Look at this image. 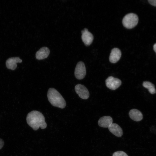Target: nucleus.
I'll use <instances>...</instances> for the list:
<instances>
[{"label": "nucleus", "instance_id": "nucleus-1", "mask_svg": "<svg viewBox=\"0 0 156 156\" xmlns=\"http://www.w3.org/2000/svg\"><path fill=\"white\" fill-rule=\"evenodd\" d=\"M26 120L27 124L34 130H38L40 127L44 129L47 126L44 115L38 111L33 110L29 113Z\"/></svg>", "mask_w": 156, "mask_h": 156}, {"label": "nucleus", "instance_id": "nucleus-2", "mask_svg": "<svg viewBox=\"0 0 156 156\" xmlns=\"http://www.w3.org/2000/svg\"><path fill=\"white\" fill-rule=\"evenodd\" d=\"M48 100L53 106L63 109L66 105V101L60 93L53 88H49L48 91Z\"/></svg>", "mask_w": 156, "mask_h": 156}, {"label": "nucleus", "instance_id": "nucleus-3", "mask_svg": "<svg viewBox=\"0 0 156 156\" xmlns=\"http://www.w3.org/2000/svg\"><path fill=\"white\" fill-rule=\"evenodd\" d=\"M138 21V16L134 13H131L127 14L124 16L122 23L125 27L130 29L134 27L137 24Z\"/></svg>", "mask_w": 156, "mask_h": 156}, {"label": "nucleus", "instance_id": "nucleus-4", "mask_svg": "<svg viewBox=\"0 0 156 156\" xmlns=\"http://www.w3.org/2000/svg\"><path fill=\"white\" fill-rule=\"evenodd\" d=\"M86 74V70L84 63L82 61L78 62L76 66L74 75L77 79L80 80L83 79Z\"/></svg>", "mask_w": 156, "mask_h": 156}, {"label": "nucleus", "instance_id": "nucleus-5", "mask_svg": "<svg viewBox=\"0 0 156 156\" xmlns=\"http://www.w3.org/2000/svg\"><path fill=\"white\" fill-rule=\"evenodd\" d=\"M121 81L120 79L111 76L108 77L105 80L106 86L113 90L118 88L121 85Z\"/></svg>", "mask_w": 156, "mask_h": 156}, {"label": "nucleus", "instance_id": "nucleus-6", "mask_svg": "<svg viewBox=\"0 0 156 156\" xmlns=\"http://www.w3.org/2000/svg\"><path fill=\"white\" fill-rule=\"evenodd\" d=\"M76 93L81 98L86 99H88L90 95L89 92L86 87L81 84L76 85L75 88Z\"/></svg>", "mask_w": 156, "mask_h": 156}, {"label": "nucleus", "instance_id": "nucleus-7", "mask_svg": "<svg viewBox=\"0 0 156 156\" xmlns=\"http://www.w3.org/2000/svg\"><path fill=\"white\" fill-rule=\"evenodd\" d=\"M81 38L83 42L86 46L90 45L92 43L94 38L92 34L86 28L81 31Z\"/></svg>", "mask_w": 156, "mask_h": 156}, {"label": "nucleus", "instance_id": "nucleus-8", "mask_svg": "<svg viewBox=\"0 0 156 156\" xmlns=\"http://www.w3.org/2000/svg\"><path fill=\"white\" fill-rule=\"evenodd\" d=\"M121 55L120 50L118 48H114L112 50L109 56V61L112 63H116L120 60Z\"/></svg>", "mask_w": 156, "mask_h": 156}, {"label": "nucleus", "instance_id": "nucleus-9", "mask_svg": "<svg viewBox=\"0 0 156 156\" xmlns=\"http://www.w3.org/2000/svg\"><path fill=\"white\" fill-rule=\"evenodd\" d=\"M22 60L18 57L9 58L6 61V65L7 67L12 70L15 69L17 66L16 63H21Z\"/></svg>", "mask_w": 156, "mask_h": 156}, {"label": "nucleus", "instance_id": "nucleus-10", "mask_svg": "<svg viewBox=\"0 0 156 156\" xmlns=\"http://www.w3.org/2000/svg\"><path fill=\"white\" fill-rule=\"evenodd\" d=\"M113 119L109 116H105L101 118L98 120L99 125L102 127H108L112 123Z\"/></svg>", "mask_w": 156, "mask_h": 156}, {"label": "nucleus", "instance_id": "nucleus-11", "mask_svg": "<svg viewBox=\"0 0 156 156\" xmlns=\"http://www.w3.org/2000/svg\"><path fill=\"white\" fill-rule=\"evenodd\" d=\"M50 52L49 49L46 47L41 48L36 54V58L39 60H43L47 57Z\"/></svg>", "mask_w": 156, "mask_h": 156}, {"label": "nucleus", "instance_id": "nucleus-12", "mask_svg": "<svg viewBox=\"0 0 156 156\" xmlns=\"http://www.w3.org/2000/svg\"><path fill=\"white\" fill-rule=\"evenodd\" d=\"M108 128L109 131L117 137H120L123 134L122 128L116 123H112Z\"/></svg>", "mask_w": 156, "mask_h": 156}, {"label": "nucleus", "instance_id": "nucleus-13", "mask_svg": "<svg viewBox=\"0 0 156 156\" xmlns=\"http://www.w3.org/2000/svg\"><path fill=\"white\" fill-rule=\"evenodd\" d=\"M129 117L131 119L135 121H139L142 120L143 118V114L139 110L132 109L130 110L129 113Z\"/></svg>", "mask_w": 156, "mask_h": 156}, {"label": "nucleus", "instance_id": "nucleus-14", "mask_svg": "<svg viewBox=\"0 0 156 156\" xmlns=\"http://www.w3.org/2000/svg\"><path fill=\"white\" fill-rule=\"evenodd\" d=\"M142 85L144 88L148 89L149 92L151 94H154L156 93L155 86L151 82L148 81H144Z\"/></svg>", "mask_w": 156, "mask_h": 156}, {"label": "nucleus", "instance_id": "nucleus-15", "mask_svg": "<svg viewBox=\"0 0 156 156\" xmlns=\"http://www.w3.org/2000/svg\"><path fill=\"white\" fill-rule=\"evenodd\" d=\"M112 156H128L125 152L122 151H118L114 152Z\"/></svg>", "mask_w": 156, "mask_h": 156}, {"label": "nucleus", "instance_id": "nucleus-16", "mask_svg": "<svg viewBox=\"0 0 156 156\" xmlns=\"http://www.w3.org/2000/svg\"><path fill=\"white\" fill-rule=\"evenodd\" d=\"M148 1L151 5L156 6V0H149Z\"/></svg>", "mask_w": 156, "mask_h": 156}, {"label": "nucleus", "instance_id": "nucleus-17", "mask_svg": "<svg viewBox=\"0 0 156 156\" xmlns=\"http://www.w3.org/2000/svg\"><path fill=\"white\" fill-rule=\"evenodd\" d=\"M4 144V142L3 140L0 138V149L3 147Z\"/></svg>", "mask_w": 156, "mask_h": 156}, {"label": "nucleus", "instance_id": "nucleus-18", "mask_svg": "<svg viewBox=\"0 0 156 156\" xmlns=\"http://www.w3.org/2000/svg\"><path fill=\"white\" fill-rule=\"evenodd\" d=\"M153 49L155 51L156 53V43H155L153 46Z\"/></svg>", "mask_w": 156, "mask_h": 156}]
</instances>
